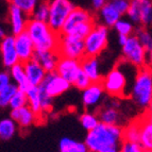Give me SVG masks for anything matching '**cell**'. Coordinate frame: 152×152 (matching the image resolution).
<instances>
[{
	"instance_id": "1",
	"label": "cell",
	"mask_w": 152,
	"mask_h": 152,
	"mask_svg": "<svg viewBox=\"0 0 152 152\" xmlns=\"http://www.w3.org/2000/svg\"><path fill=\"white\" fill-rule=\"evenodd\" d=\"M124 142V128L118 124H100L87 132L84 142L91 152H119Z\"/></svg>"
},
{
	"instance_id": "2",
	"label": "cell",
	"mask_w": 152,
	"mask_h": 152,
	"mask_svg": "<svg viewBox=\"0 0 152 152\" xmlns=\"http://www.w3.org/2000/svg\"><path fill=\"white\" fill-rule=\"evenodd\" d=\"M26 31L30 35L36 51L58 50L61 33L53 30L47 21H41L30 18Z\"/></svg>"
},
{
	"instance_id": "3",
	"label": "cell",
	"mask_w": 152,
	"mask_h": 152,
	"mask_svg": "<svg viewBox=\"0 0 152 152\" xmlns=\"http://www.w3.org/2000/svg\"><path fill=\"white\" fill-rule=\"evenodd\" d=\"M129 98L137 107L147 111L152 102V69L147 66L138 69L131 85Z\"/></svg>"
},
{
	"instance_id": "4",
	"label": "cell",
	"mask_w": 152,
	"mask_h": 152,
	"mask_svg": "<svg viewBox=\"0 0 152 152\" xmlns=\"http://www.w3.org/2000/svg\"><path fill=\"white\" fill-rule=\"evenodd\" d=\"M96 26L94 15L89 11L76 7L63 26L61 34L85 38Z\"/></svg>"
},
{
	"instance_id": "5",
	"label": "cell",
	"mask_w": 152,
	"mask_h": 152,
	"mask_svg": "<svg viewBox=\"0 0 152 152\" xmlns=\"http://www.w3.org/2000/svg\"><path fill=\"white\" fill-rule=\"evenodd\" d=\"M104 91L112 98H128L130 97L131 86L128 83V75L120 67L114 66L102 79Z\"/></svg>"
},
{
	"instance_id": "6",
	"label": "cell",
	"mask_w": 152,
	"mask_h": 152,
	"mask_svg": "<svg viewBox=\"0 0 152 152\" xmlns=\"http://www.w3.org/2000/svg\"><path fill=\"white\" fill-rule=\"evenodd\" d=\"M84 44L87 56H99L109 44V28L101 23H96L91 32L84 38Z\"/></svg>"
},
{
	"instance_id": "7",
	"label": "cell",
	"mask_w": 152,
	"mask_h": 152,
	"mask_svg": "<svg viewBox=\"0 0 152 152\" xmlns=\"http://www.w3.org/2000/svg\"><path fill=\"white\" fill-rule=\"evenodd\" d=\"M121 53L124 61L132 64L136 68H142L147 65L148 51L135 34L129 36L128 42L121 47Z\"/></svg>"
},
{
	"instance_id": "8",
	"label": "cell",
	"mask_w": 152,
	"mask_h": 152,
	"mask_svg": "<svg viewBox=\"0 0 152 152\" xmlns=\"http://www.w3.org/2000/svg\"><path fill=\"white\" fill-rule=\"evenodd\" d=\"M75 8L71 0H50L48 25L56 32L61 33L64 23Z\"/></svg>"
},
{
	"instance_id": "9",
	"label": "cell",
	"mask_w": 152,
	"mask_h": 152,
	"mask_svg": "<svg viewBox=\"0 0 152 152\" xmlns=\"http://www.w3.org/2000/svg\"><path fill=\"white\" fill-rule=\"evenodd\" d=\"M127 16L136 27L152 25V0H130Z\"/></svg>"
},
{
	"instance_id": "10",
	"label": "cell",
	"mask_w": 152,
	"mask_h": 152,
	"mask_svg": "<svg viewBox=\"0 0 152 152\" xmlns=\"http://www.w3.org/2000/svg\"><path fill=\"white\" fill-rule=\"evenodd\" d=\"M61 58H68L79 60L86 56L85 53V44L83 38H80L75 35H66L61 34L60 43H58V50Z\"/></svg>"
},
{
	"instance_id": "11",
	"label": "cell",
	"mask_w": 152,
	"mask_h": 152,
	"mask_svg": "<svg viewBox=\"0 0 152 152\" xmlns=\"http://www.w3.org/2000/svg\"><path fill=\"white\" fill-rule=\"evenodd\" d=\"M71 85L72 84L70 82L56 72H51V74H47V77L42 85H39V87H42L51 98H56L66 93L71 87Z\"/></svg>"
},
{
	"instance_id": "12",
	"label": "cell",
	"mask_w": 152,
	"mask_h": 152,
	"mask_svg": "<svg viewBox=\"0 0 152 152\" xmlns=\"http://www.w3.org/2000/svg\"><path fill=\"white\" fill-rule=\"evenodd\" d=\"M0 53H1V62L5 69H11L16 64L20 63L19 56L15 45V36L7 35L1 38L0 43Z\"/></svg>"
},
{
	"instance_id": "13",
	"label": "cell",
	"mask_w": 152,
	"mask_h": 152,
	"mask_svg": "<svg viewBox=\"0 0 152 152\" xmlns=\"http://www.w3.org/2000/svg\"><path fill=\"white\" fill-rule=\"evenodd\" d=\"M30 16L16 5L10 3L8 9V23L10 26L11 34L14 36L27 30Z\"/></svg>"
},
{
	"instance_id": "14",
	"label": "cell",
	"mask_w": 152,
	"mask_h": 152,
	"mask_svg": "<svg viewBox=\"0 0 152 152\" xmlns=\"http://www.w3.org/2000/svg\"><path fill=\"white\" fill-rule=\"evenodd\" d=\"M104 94H107L102 82H93L86 89L82 91V103L86 110L98 107L102 103Z\"/></svg>"
},
{
	"instance_id": "15",
	"label": "cell",
	"mask_w": 152,
	"mask_h": 152,
	"mask_svg": "<svg viewBox=\"0 0 152 152\" xmlns=\"http://www.w3.org/2000/svg\"><path fill=\"white\" fill-rule=\"evenodd\" d=\"M10 117L18 124L19 129L21 130L29 129L33 124L41 121L39 116L29 105H26L20 109L11 110Z\"/></svg>"
},
{
	"instance_id": "16",
	"label": "cell",
	"mask_w": 152,
	"mask_h": 152,
	"mask_svg": "<svg viewBox=\"0 0 152 152\" xmlns=\"http://www.w3.org/2000/svg\"><path fill=\"white\" fill-rule=\"evenodd\" d=\"M82 71L81 61L68 58H61L58 61L56 72L66 79L74 85L79 74Z\"/></svg>"
},
{
	"instance_id": "17",
	"label": "cell",
	"mask_w": 152,
	"mask_h": 152,
	"mask_svg": "<svg viewBox=\"0 0 152 152\" xmlns=\"http://www.w3.org/2000/svg\"><path fill=\"white\" fill-rule=\"evenodd\" d=\"M15 45L21 63H26L34 58L36 49L27 31L15 36Z\"/></svg>"
},
{
	"instance_id": "18",
	"label": "cell",
	"mask_w": 152,
	"mask_h": 152,
	"mask_svg": "<svg viewBox=\"0 0 152 152\" xmlns=\"http://www.w3.org/2000/svg\"><path fill=\"white\" fill-rule=\"evenodd\" d=\"M27 78L29 80L31 86H39L47 77V71L43 68V66L36 61L35 58H32L30 61L23 63Z\"/></svg>"
},
{
	"instance_id": "19",
	"label": "cell",
	"mask_w": 152,
	"mask_h": 152,
	"mask_svg": "<svg viewBox=\"0 0 152 152\" xmlns=\"http://www.w3.org/2000/svg\"><path fill=\"white\" fill-rule=\"evenodd\" d=\"M97 12H98L97 13V18H98L99 23L107 27V28H112V27L114 28V26L116 25L117 21L119 20L120 18H122V15L119 13V11L115 8L111 0H109Z\"/></svg>"
},
{
	"instance_id": "20",
	"label": "cell",
	"mask_w": 152,
	"mask_h": 152,
	"mask_svg": "<svg viewBox=\"0 0 152 152\" xmlns=\"http://www.w3.org/2000/svg\"><path fill=\"white\" fill-rule=\"evenodd\" d=\"M34 58L43 66L47 74L56 72L61 56L58 51H36Z\"/></svg>"
},
{
	"instance_id": "21",
	"label": "cell",
	"mask_w": 152,
	"mask_h": 152,
	"mask_svg": "<svg viewBox=\"0 0 152 152\" xmlns=\"http://www.w3.org/2000/svg\"><path fill=\"white\" fill-rule=\"evenodd\" d=\"M82 70L88 76L91 82H101L103 77L100 71V62L98 56H85L81 60Z\"/></svg>"
},
{
	"instance_id": "22",
	"label": "cell",
	"mask_w": 152,
	"mask_h": 152,
	"mask_svg": "<svg viewBox=\"0 0 152 152\" xmlns=\"http://www.w3.org/2000/svg\"><path fill=\"white\" fill-rule=\"evenodd\" d=\"M98 114L100 122L105 124H118L120 126L121 121V114L120 111L117 109V105L115 104H107L99 110Z\"/></svg>"
},
{
	"instance_id": "23",
	"label": "cell",
	"mask_w": 152,
	"mask_h": 152,
	"mask_svg": "<svg viewBox=\"0 0 152 152\" xmlns=\"http://www.w3.org/2000/svg\"><path fill=\"white\" fill-rule=\"evenodd\" d=\"M12 77L13 82L16 84L19 89H23V91H27L30 88V83H29V80L27 78V75H26L25 70V65L23 63H18L15 66H13L12 68L9 69Z\"/></svg>"
},
{
	"instance_id": "24",
	"label": "cell",
	"mask_w": 152,
	"mask_h": 152,
	"mask_svg": "<svg viewBox=\"0 0 152 152\" xmlns=\"http://www.w3.org/2000/svg\"><path fill=\"white\" fill-rule=\"evenodd\" d=\"M58 152H91L84 142L63 137L58 144Z\"/></svg>"
},
{
	"instance_id": "25",
	"label": "cell",
	"mask_w": 152,
	"mask_h": 152,
	"mask_svg": "<svg viewBox=\"0 0 152 152\" xmlns=\"http://www.w3.org/2000/svg\"><path fill=\"white\" fill-rule=\"evenodd\" d=\"M140 121V144L145 150H152V122L146 119L144 115L138 118Z\"/></svg>"
},
{
	"instance_id": "26",
	"label": "cell",
	"mask_w": 152,
	"mask_h": 152,
	"mask_svg": "<svg viewBox=\"0 0 152 152\" xmlns=\"http://www.w3.org/2000/svg\"><path fill=\"white\" fill-rule=\"evenodd\" d=\"M18 129H19L18 124L11 117L2 118L0 121V138L2 140H12L16 135Z\"/></svg>"
},
{
	"instance_id": "27",
	"label": "cell",
	"mask_w": 152,
	"mask_h": 152,
	"mask_svg": "<svg viewBox=\"0 0 152 152\" xmlns=\"http://www.w3.org/2000/svg\"><path fill=\"white\" fill-rule=\"evenodd\" d=\"M27 95H28V105L42 119L44 117V113L43 109H42L41 95H39L38 86H30V88L27 91Z\"/></svg>"
},
{
	"instance_id": "28",
	"label": "cell",
	"mask_w": 152,
	"mask_h": 152,
	"mask_svg": "<svg viewBox=\"0 0 152 152\" xmlns=\"http://www.w3.org/2000/svg\"><path fill=\"white\" fill-rule=\"evenodd\" d=\"M140 119L133 120L124 128V140L140 142Z\"/></svg>"
},
{
	"instance_id": "29",
	"label": "cell",
	"mask_w": 152,
	"mask_h": 152,
	"mask_svg": "<svg viewBox=\"0 0 152 152\" xmlns=\"http://www.w3.org/2000/svg\"><path fill=\"white\" fill-rule=\"evenodd\" d=\"M79 121L83 127V129H85L87 132L94 130L100 124L98 114L93 113V112H84V113H82L80 115V117H79Z\"/></svg>"
},
{
	"instance_id": "30",
	"label": "cell",
	"mask_w": 152,
	"mask_h": 152,
	"mask_svg": "<svg viewBox=\"0 0 152 152\" xmlns=\"http://www.w3.org/2000/svg\"><path fill=\"white\" fill-rule=\"evenodd\" d=\"M114 29L118 34L131 36L135 32L136 26L130 20L129 18H120L114 26Z\"/></svg>"
},
{
	"instance_id": "31",
	"label": "cell",
	"mask_w": 152,
	"mask_h": 152,
	"mask_svg": "<svg viewBox=\"0 0 152 152\" xmlns=\"http://www.w3.org/2000/svg\"><path fill=\"white\" fill-rule=\"evenodd\" d=\"M49 7H50V1H48V0L39 1V3L37 4L34 12L32 13L31 18L41 21H48L49 11H50L49 10Z\"/></svg>"
},
{
	"instance_id": "32",
	"label": "cell",
	"mask_w": 152,
	"mask_h": 152,
	"mask_svg": "<svg viewBox=\"0 0 152 152\" xmlns=\"http://www.w3.org/2000/svg\"><path fill=\"white\" fill-rule=\"evenodd\" d=\"M18 91V86L14 82L10 84L9 86L4 87V88L0 89V107H9L11 102V99L15 95V93Z\"/></svg>"
},
{
	"instance_id": "33",
	"label": "cell",
	"mask_w": 152,
	"mask_h": 152,
	"mask_svg": "<svg viewBox=\"0 0 152 152\" xmlns=\"http://www.w3.org/2000/svg\"><path fill=\"white\" fill-rule=\"evenodd\" d=\"M134 34L140 39L142 45L144 46L146 50L149 51L152 49V33L148 30L146 27H136Z\"/></svg>"
},
{
	"instance_id": "34",
	"label": "cell",
	"mask_w": 152,
	"mask_h": 152,
	"mask_svg": "<svg viewBox=\"0 0 152 152\" xmlns=\"http://www.w3.org/2000/svg\"><path fill=\"white\" fill-rule=\"evenodd\" d=\"M26 105H28V95H27V91L18 88V91H16L15 95L11 99L9 107L11 110H16L26 107Z\"/></svg>"
},
{
	"instance_id": "35",
	"label": "cell",
	"mask_w": 152,
	"mask_h": 152,
	"mask_svg": "<svg viewBox=\"0 0 152 152\" xmlns=\"http://www.w3.org/2000/svg\"><path fill=\"white\" fill-rule=\"evenodd\" d=\"M10 3L16 5L19 9L23 11L25 13H27L29 16L31 17L32 13L34 12V10L36 9L37 4L39 3L38 0H11Z\"/></svg>"
},
{
	"instance_id": "36",
	"label": "cell",
	"mask_w": 152,
	"mask_h": 152,
	"mask_svg": "<svg viewBox=\"0 0 152 152\" xmlns=\"http://www.w3.org/2000/svg\"><path fill=\"white\" fill-rule=\"evenodd\" d=\"M38 88H39V95H41V103H42V109H43V113L44 115L48 114V113H50L52 111V107H53L52 100H53V98H51L42 87L38 86Z\"/></svg>"
},
{
	"instance_id": "37",
	"label": "cell",
	"mask_w": 152,
	"mask_h": 152,
	"mask_svg": "<svg viewBox=\"0 0 152 152\" xmlns=\"http://www.w3.org/2000/svg\"><path fill=\"white\" fill-rule=\"evenodd\" d=\"M91 83H93V82H91V80L88 78V76L82 70L81 72L79 74L78 78L76 79V81H75V83H74V86L77 87L78 89H80V91H84V89H86Z\"/></svg>"
},
{
	"instance_id": "38",
	"label": "cell",
	"mask_w": 152,
	"mask_h": 152,
	"mask_svg": "<svg viewBox=\"0 0 152 152\" xmlns=\"http://www.w3.org/2000/svg\"><path fill=\"white\" fill-rule=\"evenodd\" d=\"M145 148L140 142H133L124 140L120 147L119 152H145Z\"/></svg>"
},
{
	"instance_id": "39",
	"label": "cell",
	"mask_w": 152,
	"mask_h": 152,
	"mask_svg": "<svg viewBox=\"0 0 152 152\" xmlns=\"http://www.w3.org/2000/svg\"><path fill=\"white\" fill-rule=\"evenodd\" d=\"M111 1L122 16L127 15L130 8V0H111Z\"/></svg>"
},
{
	"instance_id": "40",
	"label": "cell",
	"mask_w": 152,
	"mask_h": 152,
	"mask_svg": "<svg viewBox=\"0 0 152 152\" xmlns=\"http://www.w3.org/2000/svg\"><path fill=\"white\" fill-rule=\"evenodd\" d=\"M12 83H13V80H12V77H11L10 71L8 69L1 71V74H0V89L9 86Z\"/></svg>"
},
{
	"instance_id": "41",
	"label": "cell",
	"mask_w": 152,
	"mask_h": 152,
	"mask_svg": "<svg viewBox=\"0 0 152 152\" xmlns=\"http://www.w3.org/2000/svg\"><path fill=\"white\" fill-rule=\"evenodd\" d=\"M107 1V0H91V4H93V8L96 11L100 10V9L103 7Z\"/></svg>"
},
{
	"instance_id": "42",
	"label": "cell",
	"mask_w": 152,
	"mask_h": 152,
	"mask_svg": "<svg viewBox=\"0 0 152 152\" xmlns=\"http://www.w3.org/2000/svg\"><path fill=\"white\" fill-rule=\"evenodd\" d=\"M128 38H129V36L127 35H122V34H118V38H117V41H118V43H119V45L124 46V44L128 42Z\"/></svg>"
},
{
	"instance_id": "43",
	"label": "cell",
	"mask_w": 152,
	"mask_h": 152,
	"mask_svg": "<svg viewBox=\"0 0 152 152\" xmlns=\"http://www.w3.org/2000/svg\"><path fill=\"white\" fill-rule=\"evenodd\" d=\"M147 67H149L150 69H152V49L148 51L147 53Z\"/></svg>"
},
{
	"instance_id": "44",
	"label": "cell",
	"mask_w": 152,
	"mask_h": 152,
	"mask_svg": "<svg viewBox=\"0 0 152 152\" xmlns=\"http://www.w3.org/2000/svg\"><path fill=\"white\" fill-rule=\"evenodd\" d=\"M142 115H144V117L146 118V119H148L149 121H151V122H152V113H151V112L146 111Z\"/></svg>"
},
{
	"instance_id": "45",
	"label": "cell",
	"mask_w": 152,
	"mask_h": 152,
	"mask_svg": "<svg viewBox=\"0 0 152 152\" xmlns=\"http://www.w3.org/2000/svg\"><path fill=\"white\" fill-rule=\"evenodd\" d=\"M8 35V34H5V31H4V28H1V30H0V37L1 38H3V37H5V36Z\"/></svg>"
},
{
	"instance_id": "46",
	"label": "cell",
	"mask_w": 152,
	"mask_h": 152,
	"mask_svg": "<svg viewBox=\"0 0 152 152\" xmlns=\"http://www.w3.org/2000/svg\"><path fill=\"white\" fill-rule=\"evenodd\" d=\"M147 111H149V112H151V113H152V102H151V104L149 105V107H148Z\"/></svg>"
},
{
	"instance_id": "47",
	"label": "cell",
	"mask_w": 152,
	"mask_h": 152,
	"mask_svg": "<svg viewBox=\"0 0 152 152\" xmlns=\"http://www.w3.org/2000/svg\"><path fill=\"white\" fill-rule=\"evenodd\" d=\"M145 152H152V150H146Z\"/></svg>"
},
{
	"instance_id": "48",
	"label": "cell",
	"mask_w": 152,
	"mask_h": 152,
	"mask_svg": "<svg viewBox=\"0 0 152 152\" xmlns=\"http://www.w3.org/2000/svg\"><path fill=\"white\" fill-rule=\"evenodd\" d=\"M8 1H11V0H8Z\"/></svg>"
}]
</instances>
